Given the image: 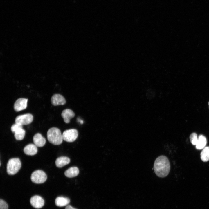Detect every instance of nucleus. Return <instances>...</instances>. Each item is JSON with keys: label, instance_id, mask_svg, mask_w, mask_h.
<instances>
[{"label": "nucleus", "instance_id": "nucleus-21", "mask_svg": "<svg viewBox=\"0 0 209 209\" xmlns=\"http://www.w3.org/2000/svg\"><path fill=\"white\" fill-rule=\"evenodd\" d=\"M8 206L6 203L2 199L0 200V209H8Z\"/></svg>", "mask_w": 209, "mask_h": 209}, {"label": "nucleus", "instance_id": "nucleus-13", "mask_svg": "<svg viewBox=\"0 0 209 209\" xmlns=\"http://www.w3.org/2000/svg\"><path fill=\"white\" fill-rule=\"evenodd\" d=\"M70 161L69 158L66 156H61L56 159L55 164L57 167L60 168L69 164Z\"/></svg>", "mask_w": 209, "mask_h": 209}, {"label": "nucleus", "instance_id": "nucleus-16", "mask_svg": "<svg viewBox=\"0 0 209 209\" xmlns=\"http://www.w3.org/2000/svg\"><path fill=\"white\" fill-rule=\"evenodd\" d=\"M79 173L78 168L76 167H73L66 170L64 172V174L67 177L73 178L77 176Z\"/></svg>", "mask_w": 209, "mask_h": 209}, {"label": "nucleus", "instance_id": "nucleus-2", "mask_svg": "<svg viewBox=\"0 0 209 209\" xmlns=\"http://www.w3.org/2000/svg\"><path fill=\"white\" fill-rule=\"evenodd\" d=\"M49 141L53 144L58 145L61 144L63 141L62 134L58 128L53 127L49 129L47 134Z\"/></svg>", "mask_w": 209, "mask_h": 209}, {"label": "nucleus", "instance_id": "nucleus-19", "mask_svg": "<svg viewBox=\"0 0 209 209\" xmlns=\"http://www.w3.org/2000/svg\"><path fill=\"white\" fill-rule=\"evenodd\" d=\"M190 139L191 143L193 145H196L198 140L197 134L195 132L192 133L190 135Z\"/></svg>", "mask_w": 209, "mask_h": 209}, {"label": "nucleus", "instance_id": "nucleus-11", "mask_svg": "<svg viewBox=\"0 0 209 209\" xmlns=\"http://www.w3.org/2000/svg\"><path fill=\"white\" fill-rule=\"evenodd\" d=\"M75 114L73 111L70 109H66L63 110L61 113V116L63 118L64 122L69 123L70 120L73 118Z\"/></svg>", "mask_w": 209, "mask_h": 209}, {"label": "nucleus", "instance_id": "nucleus-17", "mask_svg": "<svg viewBox=\"0 0 209 209\" xmlns=\"http://www.w3.org/2000/svg\"><path fill=\"white\" fill-rule=\"evenodd\" d=\"M200 158L203 162L209 161V146L206 147L203 149L200 154Z\"/></svg>", "mask_w": 209, "mask_h": 209}, {"label": "nucleus", "instance_id": "nucleus-8", "mask_svg": "<svg viewBox=\"0 0 209 209\" xmlns=\"http://www.w3.org/2000/svg\"><path fill=\"white\" fill-rule=\"evenodd\" d=\"M30 202L31 205L36 208H40L44 205V201L43 198L38 195L32 197L30 199Z\"/></svg>", "mask_w": 209, "mask_h": 209}, {"label": "nucleus", "instance_id": "nucleus-7", "mask_svg": "<svg viewBox=\"0 0 209 209\" xmlns=\"http://www.w3.org/2000/svg\"><path fill=\"white\" fill-rule=\"evenodd\" d=\"M28 99L25 98H19L15 102L14 109L17 112L19 111L26 108L27 106Z\"/></svg>", "mask_w": 209, "mask_h": 209}, {"label": "nucleus", "instance_id": "nucleus-9", "mask_svg": "<svg viewBox=\"0 0 209 209\" xmlns=\"http://www.w3.org/2000/svg\"><path fill=\"white\" fill-rule=\"evenodd\" d=\"M51 102L53 105L57 106L64 105L66 101L63 96L60 94H56L52 96Z\"/></svg>", "mask_w": 209, "mask_h": 209}, {"label": "nucleus", "instance_id": "nucleus-14", "mask_svg": "<svg viewBox=\"0 0 209 209\" xmlns=\"http://www.w3.org/2000/svg\"><path fill=\"white\" fill-rule=\"evenodd\" d=\"M207 143L206 138L203 135H200L198 137L197 142L196 145V148L198 150L203 149L205 147Z\"/></svg>", "mask_w": 209, "mask_h": 209}, {"label": "nucleus", "instance_id": "nucleus-1", "mask_svg": "<svg viewBox=\"0 0 209 209\" xmlns=\"http://www.w3.org/2000/svg\"><path fill=\"white\" fill-rule=\"evenodd\" d=\"M153 167L154 172L158 176L165 177L168 174L170 168L168 158L164 155L159 156L155 161Z\"/></svg>", "mask_w": 209, "mask_h": 209}, {"label": "nucleus", "instance_id": "nucleus-22", "mask_svg": "<svg viewBox=\"0 0 209 209\" xmlns=\"http://www.w3.org/2000/svg\"><path fill=\"white\" fill-rule=\"evenodd\" d=\"M65 209H77L74 208L73 207L70 205H68L66 206Z\"/></svg>", "mask_w": 209, "mask_h": 209}, {"label": "nucleus", "instance_id": "nucleus-3", "mask_svg": "<svg viewBox=\"0 0 209 209\" xmlns=\"http://www.w3.org/2000/svg\"><path fill=\"white\" fill-rule=\"evenodd\" d=\"M21 163L18 158L10 159L7 165V172L9 175H13L17 173L20 169Z\"/></svg>", "mask_w": 209, "mask_h": 209}, {"label": "nucleus", "instance_id": "nucleus-20", "mask_svg": "<svg viewBox=\"0 0 209 209\" xmlns=\"http://www.w3.org/2000/svg\"><path fill=\"white\" fill-rule=\"evenodd\" d=\"M22 128H23L22 125L15 123L12 126L11 130L12 132L15 133L17 130Z\"/></svg>", "mask_w": 209, "mask_h": 209}, {"label": "nucleus", "instance_id": "nucleus-12", "mask_svg": "<svg viewBox=\"0 0 209 209\" xmlns=\"http://www.w3.org/2000/svg\"><path fill=\"white\" fill-rule=\"evenodd\" d=\"M24 152L27 155L33 156L37 153V149L35 144H30L25 146L24 149Z\"/></svg>", "mask_w": 209, "mask_h": 209}, {"label": "nucleus", "instance_id": "nucleus-18", "mask_svg": "<svg viewBox=\"0 0 209 209\" xmlns=\"http://www.w3.org/2000/svg\"><path fill=\"white\" fill-rule=\"evenodd\" d=\"M25 133V131L23 128H20L14 133L15 137L17 140H22L24 137Z\"/></svg>", "mask_w": 209, "mask_h": 209}, {"label": "nucleus", "instance_id": "nucleus-23", "mask_svg": "<svg viewBox=\"0 0 209 209\" xmlns=\"http://www.w3.org/2000/svg\"><path fill=\"white\" fill-rule=\"evenodd\" d=\"M208 105H209V102H208Z\"/></svg>", "mask_w": 209, "mask_h": 209}, {"label": "nucleus", "instance_id": "nucleus-4", "mask_svg": "<svg viewBox=\"0 0 209 209\" xmlns=\"http://www.w3.org/2000/svg\"><path fill=\"white\" fill-rule=\"evenodd\" d=\"M47 175L43 171L38 170L33 172L31 176V180L32 182L37 184L42 183L47 179Z\"/></svg>", "mask_w": 209, "mask_h": 209}, {"label": "nucleus", "instance_id": "nucleus-10", "mask_svg": "<svg viewBox=\"0 0 209 209\" xmlns=\"http://www.w3.org/2000/svg\"><path fill=\"white\" fill-rule=\"evenodd\" d=\"M33 140L34 144L37 147H39L43 146L46 142L45 139L39 133L35 134L33 138Z\"/></svg>", "mask_w": 209, "mask_h": 209}, {"label": "nucleus", "instance_id": "nucleus-15", "mask_svg": "<svg viewBox=\"0 0 209 209\" xmlns=\"http://www.w3.org/2000/svg\"><path fill=\"white\" fill-rule=\"evenodd\" d=\"M70 202V199L66 197H58L55 200V205L59 207H63L67 206Z\"/></svg>", "mask_w": 209, "mask_h": 209}, {"label": "nucleus", "instance_id": "nucleus-6", "mask_svg": "<svg viewBox=\"0 0 209 209\" xmlns=\"http://www.w3.org/2000/svg\"><path fill=\"white\" fill-rule=\"evenodd\" d=\"M33 120V115L30 113H27L17 116L15 118V122L22 126L30 124Z\"/></svg>", "mask_w": 209, "mask_h": 209}, {"label": "nucleus", "instance_id": "nucleus-5", "mask_svg": "<svg viewBox=\"0 0 209 209\" xmlns=\"http://www.w3.org/2000/svg\"><path fill=\"white\" fill-rule=\"evenodd\" d=\"M63 140L69 142H72L77 138L78 132L75 129H71L65 131L62 134Z\"/></svg>", "mask_w": 209, "mask_h": 209}]
</instances>
